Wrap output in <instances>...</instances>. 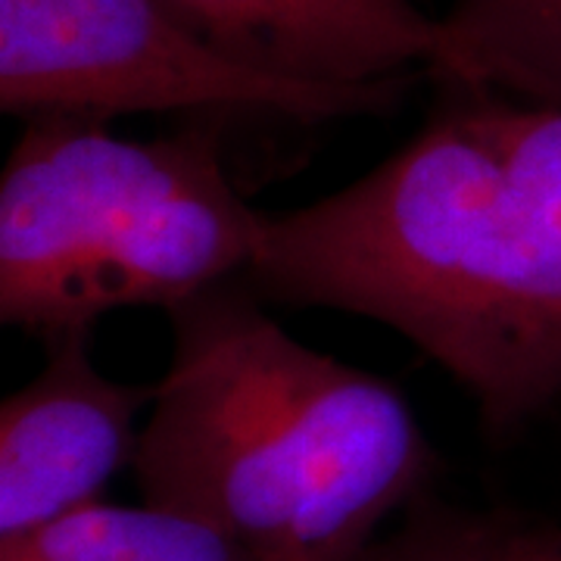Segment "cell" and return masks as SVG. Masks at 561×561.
I'll return each mask as SVG.
<instances>
[{
    "label": "cell",
    "mask_w": 561,
    "mask_h": 561,
    "mask_svg": "<svg viewBox=\"0 0 561 561\" xmlns=\"http://www.w3.org/2000/svg\"><path fill=\"white\" fill-rule=\"evenodd\" d=\"M437 88L381 165L268 216L241 280L262 300L393 328L500 440L561 400V110Z\"/></svg>",
    "instance_id": "1"
},
{
    "label": "cell",
    "mask_w": 561,
    "mask_h": 561,
    "mask_svg": "<svg viewBox=\"0 0 561 561\" xmlns=\"http://www.w3.org/2000/svg\"><path fill=\"white\" fill-rule=\"evenodd\" d=\"M262 302L234 278L165 312L172 362L131 461L140 500L247 561H365L434 449L393 383L300 343Z\"/></svg>",
    "instance_id": "2"
},
{
    "label": "cell",
    "mask_w": 561,
    "mask_h": 561,
    "mask_svg": "<svg viewBox=\"0 0 561 561\" xmlns=\"http://www.w3.org/2000/svg\"><path fill=\"white\" fill-rule=\"evenodd\" d=\"M0 175V321L41 343L119 309L162 312L243 278L268 216L243 201L219 122L125 138L110 119H22Z\"/></svg>",
    "instance_id": "3"
},
{
    "label": "cell",
    "mask_w": 561,
    "mask_h": 561,
    "mask_svg": "<svg viewBox=\"0 0 561 561\" xmlns=\"http://www.w3.org/2000/svg\"><path fill=\"white\" fill-rule=\"evenodd\" d=\"M405 88L312 84L243 66L165 0H0V110L16 119L76 113L321 125L383 116Z\"/></svg>",
    "instance_id": "4"
},
{
    "label": "cell",
    "mask_w": 561,
    "mask_h": 561,
    "mask_svg": "<svg viewBox=\"0 0 561 561\" xmlns=\"http://www.w3.org/2000/svg\"><path fill=\"white\" fill-rule=\"evenodd\" d=\"M44 346V368L0 402V540L101 500L135 461L138 415L157 387L106 378L91 331H66Z\"/></svg>",
    "instance_id": "5"
},
{
    "label": "cell",
    "mask_w": 561,
    "mask_h": 561,
    "mask_svg": "<svg viewBox=\"0 0 561 561\" xmlns=\"http://www.w3.org/2000/svg\"><path fill=\"white\" fill-rule=\"evenodd\" d=\"M225 57L284 79L371 88L412 81L437 50L421 0H165Z\"/></svg>",
    "instance_id": "6"
},
{
    "label": "cell",
    "mask_w": 561,
    "mask_h": 561,
    "mask_svg": "<svg viewBox=\"0 0 561 561\" xmlns=\"http://www.w3.org/2000/svg\"><path fill=\"white\" fill-rule=\"evenodd\" d=\"M427 76L561 110V0H446Z\"/></svg>",
    "instance_id": "7"
},
{
    "label": "cell",
    "mask_w": 561,
    "mask_h": 561,
    "mask_svg": "<svg viewBox=\"0 0 561 561\" xmlns=\"http://www.w3.org/2000/svg\"><path fill=\"white\" fill-rule=\"evenodd\" d=\"M0 561H243L213 527L160 505L91 502L0 546Z\"/></svg>",
    "instance_id": "8"
},
{
    "label": "cell",
    "mask_w": 561,
    "mask_h": 561,
    "mask_svg": "<svg viewBox=\"0 0 561 561\" xmlns=\"http://www.w3.org/2000/svg\"><path fill=\"white\" fill-rule=\"evenodd\" d=\"M365 561H561V527L515 515L427 512Z\"/></svg>",
    "instance_id": "9"
}]
</instances>
